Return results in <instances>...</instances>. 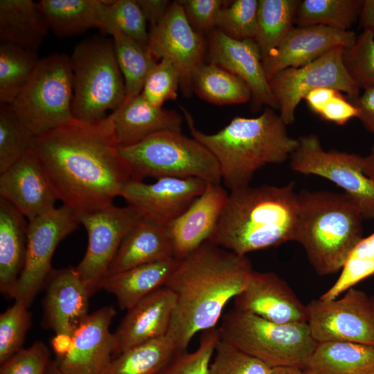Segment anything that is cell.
Masks as SVG:
<instances>
[{"label": "cell", "instance_id": "obj_35", "mask_svg": "<svg viewBox=\"0 0 374 374\" xmlns=\"http://www.w3.org/2000/svg\"><path fill=\"white\" fill-rule=\"evenodd\" d=\"M110 35L112 36L117 62L124 80V101L128 100L141 93L145 80L157 60L148 48L124 34L114 31Z\"/></svg>", "mask_w": 374, "mask_h": 374}, {"label": "cell", "instance_id": "obj_57", "mask_svg": "<svg viewBox=\"0 0 374 374\" xmlns=\"http://www.w3.org/2000/svg\"><path fill=\"white\" fill-rule=\"evenodd\" d=\"M46 374H65L58 366L55 361L51 360Z\"/></svg>", "mask_w": 374, "mask_h": 374}, {"label": "cell", "instance_id": "obj_26", "mask_svg": "<svg viewBox=\"0 0 374 374\" xmlns=\"http://www.w3.org/2000/svg\"><path fill=\"white\" fill-rule=\"evenodd\" d=\"M173 257L166 225L141 217L124 237L107 276Z\"/></svg>", "mask_w": 374, "mask_h": 374}, {"label": "cell", "instance_id": "obj_52", "mask_svg": "<svg viewBox=\"0 0 374 374\" xmlns=\"http://www.w3.org/2000/svg\"><path fill=\"white\" fill-rule=\"evenodd\" d=\"M339 91L335 89L321 87L309 92L305 97L310 108L317 114H319L326 104L334 97Z\"/></svg>", "mask_w": 374, "mask_h": 374}, {"label": "cell", "instance_id": "obj_2", "mask_svg": "<svg viewBox=\"0 0 374 374\" xmlns=\"http://www.w3.org/2000/svg\"><path fill=\"white\" fill-rule=\"evenodd\" d=\"M253 271L247 256L209 241L180 260L166 285L176 298L167 334L177 352L186 350L197 332L216 328L225 306L244 290Z\"/></svg>", "mask_w": 374, "mask_h": 374}, {"label": "cell", "instance_id": "obj_14", "mask_svg": "<svg viewBox=\"0 0 374 374\" xmlns=\"http://www.w3.org/2000/svg\"><path fill=\"white\" fill-rule=\"evenodd\" d=\"M79 224L75 212L64 205L28 221L25 262L15 300L30 305L53 271L51 260L57 246Z\"/></svg>", "mask_w": 374, "mask_h": 374}, {"label": "cell", "instance_id": "obj_3", "mask_svg": "<svg viewBox=\"0 0 374 374\" xmlns=\"http://www.w3.org/2000/svg\"><path fill=\"white\" fill-rule=\"evenodd\" d=\"M295 183L231 190L208 241L247 256L294 241L299 213Z\"/></svg>", "mask_w": 374, "mask_h": 374}, {"label": "cell", "instance_id": "obj_29", "mask_svg": "<svg viewBox=\"0 0 374 374\" xmlns=\"http://www.w3.org/2000/svg\"><path fill=\"white\" fill-rule=\"evenodd\" d=\"M49 28L45 14L33 0L0 1V39L37 52Z\"/></svg>", "mask_w": 374, "mask_h": 374}, {"label": "cell", "instance_id": "obj_12", "mask_svg": "<svg viewBox=\"0 0 374 374\" xmlns=\"http://www.w3.org/2000/svg\"><path fill=\"white\" fill-rule=\"evenodd\" d=\"M141 217L131 206L114 204L78 216L87 231L88 244L75 269L90 296L100 289L124 237Z\"/></svg>", "mask_w": 374, "mask_h": 374}, {"label": "cell", "instance_id": "obj_50", "mask_svg": "<svg viewBox=\"0 0 374 374\" xmlns=\"http://www.w3.org/2000/svg\"><path fill=\"white\" fill-rule=\"evenodd\" d=\"M359 111L357 118L363 126L374 135V88L364 90L355 98H347Z\"/></svg>", "mask_w": 374, "mask_h": 374}, {"label": "cell", "instance_id": "obj_56", "mask_svg": "<svg viewBox=\"0 0 374 374\" xmlns=\"http://www.w3.org/2000/svg\"><path fill=\"white\" fill-rule=\"evenodd\" d=\"M269 374H306L305 370L292 366L272 367Z\"/></svg>", "mask_w": 374, "mask_h": 374}, {"label": "cell", "instance_id": "obj_24", "mask_svg": "<svg viewBox=\"0 0 374 374\" xmlns=\"http://www.w3.org/2000/svg\"><path fill=\"white\" fill-rule=\"evenodd\" d=\"M172 291L164 286L144 297L130 309L114 333V355L167 335L175 308Z\"/></svg>", "mask_w": 374, "mask_h": 374}, {"label": "cell", "instance_id": "obj_36", "mask_svg": "<svg viewBox=\"0 0 374 374\" xmlns=\"http://www.w3.org/2000/svg\"><path fill=\"white\" fill-rule=\"evenodd\" d=\"M39 58L37 52L0 44V104L11 105L26 84Z\"/></svg>", "mask_w": 374, "mask_h": 374}, {"label": "cell", "instance_id": "obj_46", "mask_svg": "<svg viewBox=\"0 0 374 374\" xmlns=\"http://www.w3.org/2000/svg\"><path fill=\"white\" fill-rule=\"evenodd\" d=\"M181 76L174 64L161 59L148 73L141 94L151 104L162 107L169 100H176Z\"/></svg>", "mask_w": 374, "mask_h": 374}, {"label": "cell", "instance_id": "obj_37", "mask_svg": "<svg viewBox=\"0 0 374 374\" xmlns=\"http://www.w3.org/2000/svg\"><path fill=\"white\" fill-rule=\"evenodd\" d=\"M363 0H303L295 19L298 26L322 25L349 30L359 19Z\"/></svg>", "mask_w": 374, "mask_h": 374}, {"label": "cell", "instance_id": "obj_13", "mask_svg": "<svg viewBox=\"0 0 374 374\" xmlns=\"http://www.w3.org/2000/svg\"><path fill=\"white\" fill-rule=\"evenodd\" d=\"M308 325L317 343L348 341L374 345V307L372 299L351 287L341 299L320 298L307 305Z\"/></svg>", "mask_w": 374, "mask_h": 374}, {"label": "cell", "instance_id": "obj_20", "mask_svg": "<svg viewBox=\"0 0 374 374\" xmlns=\"http://www.w3.org/2000/svg\"><path fill=\"white\" fill-rule=\"evenodd\" d=\"M357 35L322 25L294 26L280 43L262 61L269 81L287 68H298L318 59L331 48L352 46Z\"/></svg>", "mask_w": 374, "mask_h": 374}, {"label": "cell", "instance_id": "obj_27", "mask_svg": "<svg viewBox=\"0 0 374 374\" xmlns=\"http://www.w3.org/2000/svg\"><path fill=\"white\" fill-rule=\"evenodd\" d=\"M180 260L175 257L139 265L107 276L100 289L114 294L121 310H129L152 292L166 285Z\"/></svg>", "mask_w": 374, "mask_h": 374}, {"label": "cell", "instance_id": "obj_16", "mask_svg": "<svg viewBox=\"0 0 374 374\" xmlns=\"http://www.w3.org/2000/svg\"><path fill=\"white\" fill-rule=\"evenodd\" d=\"M207 184L197 177H163L152 184L130 179L120 196L142 217L166 225L182 214Z\"/></svg>", "mask_w": 374, "mask_h": 374}, {"label": "cell", "instance_id": "obj_5", "mask_svg": "<svg viewBox=\"0 0 374 374\" xmlns=\"http://www.w3.org/2000/svg\"><path fill=\"white\" fill-rule=\"evenodd\" d=\"M298 197L294 241L319 275L335 274L363 238V215L346 193L303 190Z\"/></svg>", "mask_w": 374, "mask_h": 374}, {"label": "cell", "instance_id": "obj_31", "mask_svg": "<svg viewBox=\"0 0 374 374\" xmlns=\"http://www.w3.org/2000/svg\"><path fill=\"white\" fill-rule=\"evenodd\" d=\"M104 0H41L38 3L49 28L59 37H71L91 28L101 29L107 6Z\"/></svg>", "mask_w": 374, "mask_h": 374}, {"label": "cell", "instance_id": "obj_41", "mask_svg": "<svg viewBox=\"0 0 374 374\" xmlns=\"http://www.w3.org/2000/svg\"><path fill=\"white\" fill-rule=\"evenodd\" d=\"M342 60L356 87L360 89L374 88V34L362 30L354 44L344 48Z\"/></svg>", "mask_w": 374, "mask_h": 374}, {"label": "cell", "instance_id": "obj_1", "mask_svg": "<svg viewBox=\"0 0 374 374\" xmlns=\"http://www.w3.org/2000/svg\"><path fill=\"white\" fill-rule=\"evenodd\" d=\"M108 116L73 118L35 136L31 150L57 199L77 216L113 204L132 179Z\"/></svg>", "mask_w": 374, "mask_h": 374}, {"label": "cell", "instance_id": "obj_42", "mask_svg": "<svg viewBox=\"0 0 374 374\" xmlns=\"http://www.w3.org/2000/svg\"><path fill=\"white\" fill-rule=\"evenodd\" d=\"M28 307L22 301L15 300L0 315V364L23 348L32 322Z\"/></svg>", "mask_w": 374, "mask_h": 374}, {"label": "cell", "instance_id": "obj_32", "mask_svg": "<svg viewBox=\"0 0 374 374\" xmlns=\"http://www.w3.org/2000/svg\"><path fill=\"white\" fill-rule=\"evenodd\" d=\"M193 90L202 99L216 105L240 104L251 99L247 83L222 67L201 63L192 77Z\"/></svg>", "mask_w": 374, "mask_h": 374}, {"label": "cell", "instance_id": "obj_10", "mask_svg": "<svg viewBox=\"0 0 374 374\" xmlns=\"http://www.w3.org/2000/svg\"><path fill=\"white\" fill-rule=\"evenodd\" d=\"M289 159L292 170L333 182L354 200L364 220H374V181L364 172V157L326 151L318 136L310 134L297 139Z\"/></svg>", "mask_w": 374, "mask_h": 374}, {"label": "cell", "instance_id": "obj_39", "mask_svg": "<svg viewBox=\"0 0 374 374\" xmlns=\"http://www.w3.org/2000/svg\"><path fill=\"white\" fill-rule=\"evenodd\" d=\"M335 283L320 299L332 300L338 298L356 284L374 274V231L362 238L348 256Z\"/></svg>", "mask_w": 374, "mask_h": 374}, {"label": "cell", "instance_id": "obj_40", "mask_svg": "<svg viewBox=\"0 0 374 374\" xmlns=\"http://www.w3.org/2000/svg\"><path fill=\"white\" fill-rule=\"evenodd\" d=\"M100 30L109 35L118 31L144 47L148 46L147 21L136 0L111 1Z\"/></svg>", "mask_w": 374, "mask_h": 374}, {"label": "cell", "instance_id": "obj_44", "mask_svg": "<svg viewBox=\"0 0 374 374\" xmlns=\"http://www.w3.org/2000/svg\"><path fill=\"white\" fill-rule=\"evenodd\" d=\"M257 0H235L221 11L217 27L238 40L254 39L257 30Z\"/></svg>", "mask_w": 374, "mask_h": 374}, {"label": "cell", "instance_id": "obj_47", "mask_svg": "<svg viewBox=\"0 0 374 374\" xmlns=\"http://www.w3.org/2000/svg\"><path fill=\"white\" fill-rule=\"evenodd\" d=\"M51 360L46 346L36 341L1 364L0 374H46Z\"/></svg>", "mask_w": 374, "mask_h": 374}, {"label": "cell", "instance_id": "obj_34", "mask_svg": "<svg viewBox=\"0 0 374 374\" xmlns=\"http://www.w3.org/2000/svg\"><path fill=\"white\" fill-rule=\"evenodd\" d=\"M300 0H258L254 38L262 60L294 27Z\"/></svg>", "mask_w": 374, "mask_h": 374}, {"label": "cell", "instance_id": "obj_21", "mask_svg": "<svg viewBox=\"0 0 374 374\" xmlns=\"http://www.w3.org/2000/svg\"><path fill=\"white\" fill-rule=\"evenodd\" d=\"M0 197L10 203L28 221L55 209L57 199L32 150L0 173Z\"/></svg>", "mask_w": 374, "mask_h": 374}, {"label": "cell", "instance_id": "obj_23", "mask_svg": "<svg viewBox=\"0 0 374 374\" xmlns=\"http://www.w3.org/2000/svg\"><path fill=\"white\" fill-rule=\"evenodd\" d=\"M228 195L220 184L208 183L182 214L166 224L175 258L184 259L209 240Z\"/></svg>", "mask_w": 374, "mask_h": 374}, {"label": "cell", "instance_id": "obj_51", "mask_svg": "<svg viewBox=\"0 0 374 374\" xmlns=\"http://www.w3.org/2000/svg\"><path fill=\"white\" fill-rule=\"evenodd\" d=\"M150 30L154 28L164 17L171 3L167 0H136Z\"/></svg>", "mask_w": 374, "mask_h": 374}, {"label": "cell", "instance_id": "obj_22", "mask_svg": "<svg viewBox=\"0 0 374 374\" xmlns=\"http://www.w3.org/2000/svg\"><path fill=\"white\" fill-rule=\"evenodd\" d=\"M43 324L72 337L87 318L90 294L75 267L53 270L46 283Z\"/></svg>", "mask_w": 374, "mask_h": 374}, {"label": "cell", "instance_id": "obj_55", "mask_svg": "<svg viewBox=\"0 0 374 374\" xmlns=\"http://www.w3.org/2000/svg\"><path fill=\"white\" fill-rule=\"evenodd\" d=\"M364 172L374 181V144L370 154L364 157Z\"/></svg>", "mask_w": 374, "mask_h": 374}, {"label": "cell", "instance_id": "obj_43", "mask_svg": "<svg viewBox=\"0 0 374 374\" xmlns=\"http://www.w3.org/2000/svg\"><path fill=\"white\" fill-rule=\"evenodd\" d=\"M219 339L217 328L202 332L197 349L193 352L176 353L157 374H208L211 361Z\"/></svg>", "mask_w": 374, "mask_h": 374}, {"label": "cell", "instance_id": "obj_11", "mask_svg": "<svg viewBox=\"0 0 374 374\" xmlns=\"http://www.w3.org/2000/svg\"><path fill=\"white\" fill-rule=\"evenodd\" d=\"M344 48L336 46L314 61L301 67L287 68L269 82L278 105L280 116L287 125L295 121V111L300 102L311 91L321 87L335 89L347 98L359 95L342 60Z\"/></svg>", "mask_w": 374, "mask_h": 374}, {"label": "cell", "instance_id": "obj_45", "mask_svg": "<svg viewBox=\"0 0 374 374\" xmlns=\"http://www.w3.org/2000/svg\"><path fill=\"white\" fill-rule=\"evenodd\" d=\"M271 367L220 339L208 374H269Z\"/></svg>", "mask_w": 374, "mask_h": 374}, {"label": "cell", "instance_id": "obj_28", "mask_svg": "<svg viewBox=\"0 0 374 374\" xmlns=\"http://www.w3.org/2000/svg\"><path fill=\"white\" fill-rule=\"evenodd\" d=\"M10 203L0 197V290L15 299L26 251L28 222Z\"/></svg>", "mask_w": 374, "mask_h": 374}, {"label": "cell", "instance_id": "obj_54", "mask_svg": "<svg viewBox=\"0 0 374 374\" xmlns=\"http://www.w3.org/2000/svg\"><path fill=\"white\" fill-rule=\"evenodd\" d=\"M71 343L72 337L63 334H56L52 339L51 344L57 357H62L67 353L71 348Z\"/></svg>", "mask_w": 374, "mask_h": 374}, {"label": "cell", "instance_id": "obj_6", "mask_svg": "<svg viewBox=\"0 0 374 374\" xmlns=\"http://www.w3.org/2000/svg\"><path fill=\"white\" fill-rule=\"evenodd\" d=\"M218 332L220 340L271 368L305 370L317 344L307 323H276L235 309L224 316Z\"/></svg>", "mask_w": 374, "mask_h": 374}, {"label": "cell", "instance_id": "obj_53", "mask_svg": "<svg viewBox=\"0 0 374 374\" xmlns=\"http://www.w3.org/2000/svg\"><path fill=\"white\" fill-rule=\"evenodd\" d=\"M359 26L374 34V0H363L359 15Z\"/></svg>", "mask_w": 374, "mask_h": 374}, {"label": "cell", "instance_id": "obj_33", "mask_svg": "<svg viewBox=\"0 0 374 374\" xmlns=\"http://www.w3.org/2000/svg\"><path fill=\"white\" fill-rule=\"evenodd\" d=\"M176 353L167 334L125 350L111 361L103 374H157Z\"/></svg>", "mask_w": 374, "mask_h": 374}, {"label": "cell", "instance_id": "obj_9", "mask_svg": "<svg viewBox=\"0 0 374 374\" xmlns=\"http://www.w3.org/2000/svg\"><path fill=\"white\" fill-rule=\"evenodd\" d=\"M73 93L71 57L54 53L39 58L26 84L10 105L36 136L73 118Z\"/></svg>", "mask_w": 374, "mask_h": 374}, {"label": "cell", "instance_id": "obj_19", "mask_svg": "<svg viewBox=\"0 0 374 374\" xmlns=\"http://www.w3.org/2000/svg\"><path fill=\"white\" fill-rule=\"evenodd\" d=\"M234 309L281 324L308 322V311L289 285L276 274L253 271L234 298Z\"/></svg>", "mask_w": 374, "mask_h": 374}, {"label": "cell", "instance_id": "obj_30", "mask_svg": "<svg viewBox=\"0 0 374 374\" xmlns=\"http://www.w3.org/2000/svg\"><path fill=\"white\" fill-rule=\"evenodd\" d=\"M305 371L313 374H374V345L317 343Z\"/></svg>", "mask_w": 374, "mask_h": 374}, {"label": "cell", "instance_id": "obj_59", "mask_svg": "<svg viewBox=\"0 0 374 374\" xmlns=\"http://www.w3.org/2000/svg\"><path fill=\"white\" fill-rule=\"evenodd\" d=\"M305 371L306 374H313V373H310V372H308V371Z\"/></svg>", "mask_w": 374, "mask_h": 374}, {"label": "cell", "instance_id": "obj_48", "mask_svg": "<svg viewBox=\"0 0 374 374\" xmlns=\"http://www.w3.org/2000/svg\"><path fill=\"white\" fill-rule=\"evenodd\" d=\"M185 14L195 28L208 31L217 26L222 10L229 1L222 0H184L179 1Z\"/></svg>", "mask_w": 374, "mask_h": 374}, {"label": "cell", "instance_id": "obj_58", "mask_svg": "<svg viewBox=\"0 0 374 374\" xmlns=\"http://www.w3.org/2000/svg\"><path fill=\"white\" fill-rule=\"evenodd\" d=\"M372 299V302H373V307H374V297L371 299Z\"/></svg>", "mask_w": 374, "mask_h": 374}, {"label": "cell", "instance_id": "obj_25", "mask_svg": "<svg viewBox=\"0 0 374 374\" xmlns=\"http://www.w3.org/2000/svg\"><path fill=\"white\" fill-rule=\"evenodd\" d=\"M118 147L140 143L161 132H181L184 117L174 110L157 107L141 93L108 116Z\"/></svg>", "mask_w": 374, "mask_h": 374}, {"label": "cell", "instance_id": "obj_38", "mask_svg": "<svg viewBox=\"0 0 374 374\" xmlns=\"http://www.w3.org/2000/svg\"><path fill=\"white\" fill-rule=\"evenodd\" d=\"M34 138L11 106L0 104V173L31 150Z\"/></svg>", "mask_w": 374, "mask_h": 374}, {"label": "cell", "instance_id": "obj_8", "mask_svg": "<svg viewBox=\"0 0 374 374\" xmlns=\"http://www.w3.org/2000/svg\"><path fill=\"white\" fill-rule=\"evenodd\" d=\"M118 149L130 168L132 179L197 177L215 184L222 181L218 162L211 151L181 132H158L137 144Z\"/></svg>", "mask_w": 374, "mask_h": 374}, {"label": "cell", "instance_id": "obj_17", "mask_svg": "<svg viewBox=\"0 0 374 374\" xmlns=\"http://www.w3.org/2000/svg\"><path fill=\"white\" fill-rule=\"evenodd\" d=\"M209 63L218 65L242 79L251 92L253 109L265 105L278 109L262 66L260 49L253 39L238 40L220 29L213 30L208 42Z\"/></svg>", "mask_w": 374, "mask_h": 374}, {"label": "cell", "instance_id": "obj_49", "mask_svg": "<svg viewBox=\"0 0 374 374\" xmlns=\"http://www.w3.org/2000/svg\"><path fill=\"white\" fill-rule=\"evenodd\" d=\"M359 111L341 92L339 91L318 114L326 121L344 125L353 118H357Z\"/></svg>", "mask_w": 374, "mask_h": 374}, {"label": "cell", "instance_id": "obj_15", "mask_svg": "<svg viewBox=\"0 0 374 374\" xmlns=\"http://www.w3.org/2000/svg\"><path fill=\"white\" fill-rule=\"evenodd\" d=\"M148 49L154 58L167 59L177 68L180 86L186 96L193 91L195 69L203 62L205 42L189 22L179 1L170 3L158 25L149 31Z\"/></svg>", "mask_w": 374, "mask_h": 374}, {"label": "cell", "instance_id": "obj_4", "mask_svg": "<svg viewBox=\"0 0 374 374\" xmlns=\"http://www.w3.org/2000/svg\"><path fill=\"white\" fill-rule=\"evenodd\" d=\"M180 107L192 136L215 157L222 180L231 191L249 186L265 166L286 161L297 145L280 115L269 107L258 117L236 116L214 134L197 130L191 114Z\"/></svg>", "mask_w": 374, "mask_h": 374}, {"label": "cell", "instance_id": "obj_7", "mask_svg": "<svg viewBox=\"0 0 374 374\" xmlns=\"http://www.w3.org/2000/svg\"><path fill=\"white\" fill-rule=\"evenodd\" d=\"M71 113L74 118L96 121L105 118L123 103L125 90L113 39L102 37L87 39L73 49Z\"/></svg>", "mask_w": 374, "mask_h": 374}, {"label": "cell", "instance_id": "obj_18", "mask_svg": "<svg viewBox=\"0 0 374 374\" xmlns=\"http://www.w3.org/2000/svg\"><path fill=\"white\" fill-rule=\"evenodd\" d=\"M116 312L105 306L89 314L72 336L71 348L55 360L65 374H103L112 360L116 344L109 330Z\"/></svg>", "mask_w": 374, "mask_h": 374}]
</instances>
